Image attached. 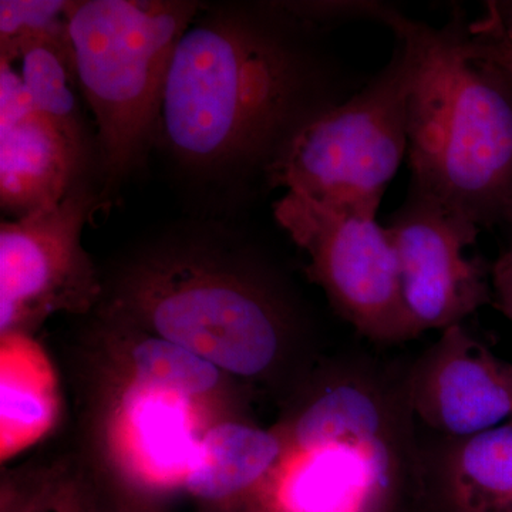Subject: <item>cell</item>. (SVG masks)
<instances>
[{
  "mask_svg": "<svg viewBox=\"0 0 512 512\" xmlns=\"http://www.w3.org/2000/svg\"><path fill=\"white\" fill-rule=\"evenodd\" d=\"M318 79L305 50L269 20L191 25L165 82V140L181 160L200 168L272 161L296 128L332 106L316 99Z\"/></svg>",
  "mask_w": 512,
  "mask_h": 512,
  "instance_id": "6da1fadb",
  "label": "cell"
},
{
  "mask_svg": "<svg viewBox=\"0 0 512 512\" xmlns=\"http://www.w3.org/2000/svg\"><path fill=\"white\" fill-rule=\"evenodd\" d=\"M410 60L407 137L412 187L477 227L503 221L512 201V80L474 55L456 12L443 28L380 3Z\"/></svg>",
  "mask_w": 512,
  "mask_h": 512,
  "instance_id": "7a4b0ae2",
  "label": "cell"
},
{
  "mask_svg": "<svg viewBox=\"0 0 512 512\" xmlns=\"http://www.w3.org/2000/svg\"><path fill=\"white\" fill-rule=\"evenodd\" d=\"M111 309L242 379L271 372L288 343L289 316L276 293L198 248L165 249L138 262Z\"/></svg>",
  "mask_w": 512,
  "mask_h": 512,
  "instance_id": "3957f363",
  "label": "cell"
},
{
  "mask_svg": "<svg viewBox=\"0 0 512 512\" xmlns=\"http://www.w3.org/2000/svg\"><path fill=\"white\" fill-rule=\"evenodd\" d=\"M197 12L192 2H70L74 74L96 117L110 180L119 181L140 163L160 120L175 47Z\"/></svg>",
  "mask_w": 512,
  "mask_h": 512,
  "instance_id": "277c9868",
  "label": "cell"
},
{
  "mask_svg": "<svg viewBox=\"0 0 512 512\" xmlns=\"http://www.w3.org/2000/svg\"><path fill=\"white\" fill-rule=\"evenodd\" d=\"M409 86V56L397 40L390 62L359 93L293 131L268 164L269 183L377 214L409 148Z\"/></svg>",
  "mask_w": 512,
  "mask_h": 512,
  "instance_id": "5b68a950",
  "label": "cell"
},
{
  "mask_svg": "<svg viewBox=\"0 0 512 512\" xmlns=\"http://www.w3.org/2000/svg\"><path fill=\"white\" fill-rule=\"evenodd\" d=\"M276 222L309 256L308 272L357 332L376 342L417 338L407 312L399 259L375 212L332 207L286 192Z\"/></svg>",
  "mask_w": 512,
  "mask_h": 512,
  "instance_id": "8992f818",
  "label": "cell"
},
{
  "mask_svg": "<svg viewBox=\"0 0 512 512\" xmlns=\"http://www.w3.org/2000/svg\"><path fill=\"white\" fill-rule=\"evenodd\" d=\"M96 198L73 188L50 210L0 228V332L26 333L56 312L84 313L101 286L82 231Z\"/></svg>",
  "mask_w": 512,
  "mask_h": 512,
  "instance_id": "52a82bcc",
  "label": "cell"
},
{
  "mask_svg": "<svg viewBox=\"0 0 512 512\" xmlns=\"http://www.w3.org/2000/svg\"><path fill=\"white\" fill-rule=\"evenodd\" d=\"M399 259L407 312L417 336L446 330L493 303L491 269L470 258L480 227L410 187L386 225Z\"/></svg>",
  "mask_w": 512,
  "mask_h": 512,
  "instance_id": "ba28073f",
  "label": "cell"
},
{
  "mask_svg": "<svg viewBox=\"0 0 512 512\" xmlns=\"http://www.w3.org/2000/svg\"><path fill=\"white\" fill-rule=\"evenodd\" d=\"M114 372L116 394L106 421L114 466L140 490L184 487L202 436L222 421L211 419L214 403Z\"/></svg>",
  "mask_w": 512,
  "mask_h": 512,
  "instance_id": "9c48e42d",
  "label": "cell"
},
{
  "mask_svg": "<svg viewBox=\"0 0 512 512\" xmlns=\"http://www.w3.org/2000/svg\"><path fill=\"white\" fill-rule=\"evenodd\" d=\"M503 360L463 328L443 330L414 375L410 402L424 423L463 440L512 417Z\"/></svg>",
  "mask_w": 512,
  "mask_h": 512,
  "instance_id": "30bf717a",
  "label": "cell"
},
{
  "mask_svg": "<svg viewBox=\"0 0 512 512\" xmlns=\"http://www.w3.org/2000/svg\"><path fill=\"white\" fill-rule=\"evenodd\" d=\"M83 144L32 111L0 127V202L16 220L50 210L73 190Z\"/></svg>",
  "mask_w": 512,
  "mask_h": 512,
  "instance_id": "8fae6325",
  "label": "cell"
},
{
  "mask_svg": "<svg viewBox=\"0 0 512 512\" xmlns=\"http://www.w3.org/2000/svg\"><path fill=\"white\" fill-rule=\"evenodd\" d=\"M286 451L284 429L264 430L227 419L202 436L184 488L210 504H232L261 495Z\"/></svg>",
  "mask_w": 512,
  "mask_h": 512,
  "instance_id": "7c38bea8",
  "label": "cell"
},
{
  "mask_svg": "<svg viewBox=\"0 0 512 512\" xmlns=\"http://www.w3.org/2000/svg\"><path fill=\"white\" fill-rule=\"evenodd\" d=\"M446 494L451 512H512V423L458 441Z\"/></svg>",
  "mask_w": 512,
  "mask_h": 512,
  "instance_id": "4fadbf2b",
  "label": "cell"
},
{
  "mask_svg": "<svg viewBox=\"0 0 512 512\" xmlns=\"http://www.w3.org/2000/svg\"><path fill=\"white\" fill-rule=\"evenodd\" d=\"M282 429L289 450L308 451L332 444L390 450L382 407L353 384L330 387Z\"/></svg>",
  "mask_w": 512,
  "mask_h": 512,
  "instance_id": "5bb4252c",
  "label": "cell"
},
{
  "mask_svg": "<svg viewBox=\"0 0 512 512\" xmlns=\"http://www.w3.org/2000/svg\"><path fill=\"white\" fill-rule=\"evenodd\" d=\"M2 348V451L10 456L52 426L55 403L39 349L29 340L22 365L16 335L2 336Z\"/></svg>",
  "mask_w": 512,
  "mask_h": 512,
  "instance_id": "9a60e30c",
  "label": "cell"
},
{
  "mask_svg": "<svg viewBox=\"0 0 512 512\" xmlns=\"http://www.w3.org/2000/svg\"><path fill=\"white\" fill-rule=\"evenodd\" d=\"M0 59L19 62L33 111L43 114L67 136L83 144L82 123L73 82L76 79L69 35H46L23 40ZM84 146V144H83Z\"/></svg>",
  "mask_w": 512,
  "mask_h": 512,
  "instance_id": "2e32d148",
  "label": "cell"
},
{
  "mask_svg": "<svg viewBox=\"0 0 512 512\" xmlns=\"http://www.w3.org/2000/svg\"><path fill=\"white\" fill-rule=\"evenodd\" d=\"M0 512H104L92 485L69 468L20 474L2 487Z\"/></svg>",
  "mask_w": 512,
  "mask_h": 512,
  "instance_id": "e0dca14e",
  "label": "cell"
},
{
  "mask_svg": "<svg viewBox=\"0 0 512 512\" xmlns=\"http://www.w3.org/2000/svg\"><path fill=\"white\" fill-rule=\"evenodd\" d=\"M69 5L62 0H2L0 52L32 37L66 35Z\"/></svg>",
  "mask_w": 512,
  "mask_h": 512,
  "instance_id": "ac0fdd59",
  "label": "cell"
},
{
  "mask_svg": "<svg viewBox=\"0 0 512 512\" xmlns=\"http://www.w3.org/2000/svg\"><path fill=\"white\" fill-rule=\"evenodd\" d=\"M467 29L473 39L512 53V0L485 3L484 15L468 23Z\"/></svg>",
  "mask_w": 512,
  "mask_h": 512,
  "instance_id": "d6986e66",
  "label": "cell"
},
{
  "mask_svg": "<svg viewBox=\"0 0 512 512\" xmlns=\"http://www.w3.org/2000/svg\"><path fill=\"white\" fill-rule=\"evenodd\" d=\"M32 111L18 70L10 60L0 59V127L9 126Z\"/></svg>",
  "mask_w": 512,
  "mask_h": 512,
  "instance_id": "ffe728a7",
  "label": "cell"
},
{
  "mask_svg": "<svg viewBox=\"0 0 512 512\" xmlns=\"http://www.w3.org/2000/svg\"><path fill=\"white\" fill-rule=\"evenodd\" d=\"M493 303L512 322V254L505 252L491 268Z\"/></svg>",
  "mask_w": 512,
  "mask_h": 512,
  "instance_id": "44dd1931",
  "label": "cell"
},
{
  "mask_svg": "<svg viewBox=\"0 0 512 512\" xmlns=\"http://www.w3.org/2000/svg\"><path fill=\"white\" fill-rule=\"evenodd\" d=\"M468 30V29H467ZM470 39V47L473 50L474 55L483 57L488 62L495 64V66L501 67L512 80V53L503 47L490 45V43L480 42V40L473 39L468 35Z\"/></svg>",
  "mask_w": 512,
  "mask_h": 512,
  "instance_id": "7402d4cb",
  "label": "cell"
},
{
  "mask_svg": "<svg viewBox=\"0 0 512 512\" xmlns=\"http://www.w3.org/2000/svg\"><path fill=\"white\" fill-rule=\"evenodd\" d=\"M501 222H505V224L508 225V229H510L511 242H510V248H508V252H511V254H512V201H511V204L508 205L507 211H505V214L503 217V221H501Z\"/></svg>",
  "mask_w": 512,
  "mask_h": 512,
  "instance_id": "603a6c76",
  "label": "cell"
},
{
  "mask_svg": "<svg viewBox=\"0 0 512 512\" xmlns=\"http://www.w3.org/2000/svg\"><path fill=\"white\" fill-rule=\"evenodd\" d=\"M504 369H505V376H507V380H508V386H510L511 397H512V363L505 362ZM508 423H512V417H511V420L508 421Z\"/></svg>",
  "mask_w": 512,
  "mask_h": 512,
  "instance_id": "cb8c5ba5",
  "label": "cell"
},
{
  "mask_svg": "<svg viewBox=\"0 0 512 512\" xmlns=\"http://www.w3.org/2000/svg\"><path fill=\"white\" fill-rule=\"evenodd\" d=\"M138 510H140V512H150V511H147V510H143V508H138Z\"/></svg>",
  "mask_w": 512,
  "mask_h": 512,
  "instance_id": "d4e9b609",
  "label": "cell"
}]
</instances>
